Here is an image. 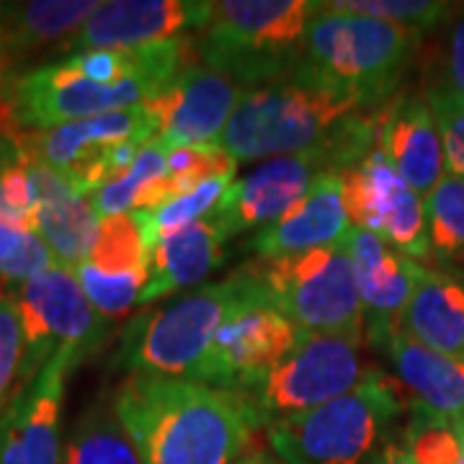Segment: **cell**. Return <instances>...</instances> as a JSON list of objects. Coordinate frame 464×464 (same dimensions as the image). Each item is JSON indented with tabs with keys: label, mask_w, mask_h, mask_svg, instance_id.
<instances>
[{
	"label": "cell",
	"mask_w": 464,
	"mask_h": 464,
	"mask_svg": "<svg viewBox=\"0 0 464 464\" xmlns=\"http://www.w3.org/2000/svg\"><path fill=\"white\" fill-rule=\"evenodd\" d=\"M63 464H142L111 402H93L70 433Z\"/></svg>",
	"instance_id": "484cf974"
},
{
	"label": "cell",
	"mask_w": 464,
	"mask_h": 464,
	"mask_svg": "<svg viewBox=\"0 0 464 464\" xmlns=\"http://www.w3.org/2000/svg\"><path fill=\"white\" fill-rule=\"evenodd\" d=\"M0 5H3V3H0Z\"/></svg>",
	"instance_id": "ee69618b"
},
{
	"label": "cell",
	"mask_w": 464,
	"mask_h": 464,
	"mask_svg": "<svg viewBox=\"0 0 464 464\" xmlns=\"http://www.w3.org/2000/svg\"><path fill=\"white\" fill-rule=\"evenodd\" d=\"M348 227L351 222L343 207L341 173L325 170L282 219L253 235L250 250H256L258 258L297 256L338 243Z\"/></svg>",
	"instance_id": "ffe728a7"
},
{
	"label": "cell",
	"mask_w": 464,
	"mask_h": 464,
	"mask_svg": "<svg viewBox=\"0 0 464 464\" xmlns=\"http://www.w3.org/2000/svg\"><path fill=\"white\" fill-rule=\"evenodd\" d=\"M408 447L415 464H459L462 457V441L449 426L413 423Z\"/></svg>",
	"instance_id": "74e56055"
},
{
	"label": "cell",
	"mask_w": 464,
	"mask_h": 464,
	"mask_svg": "<svg viewBox=\"0 0 464 464\" xmlns=\"http://www.w3.org/2000/svg\"><path fill=\"white\" fill-rule=\"evenodd\" d=\"M81 359L57 351L0 418V464H63L60 441L67 377Z\"/></svg>",
	"instance_id": "2e32d148"
},
{
	"label": "cell",
	"mask_w": 464,
	"mask_h": 464,
	"mask_svg": "<svg viewBox=\"0 0 464 464\" xmlns=\"http://www.w3.org/2000/svg\"><path fill=\"white\" fill-rule=\"evenodd\" d=\"M36 217H39V197L32 179V168L21 160L5 170L0 179V222L18 230L36 232Z\"/></svg>",
	"instance_id": "d590c367"
},
{
	"label": "cell",
	"mask_w": 464,
	"mask_h": 464,
	"mask_svg": "<svg viewBox=\"0 0 464 464\" xmlns=\"http://www.w3.org/2000/svg\"><path fill=\"white\" fill-rule=\"evenodd\" d=\"M232 179L235 176H215V179L201 183L199 188H194L191 194H183V197H176V199L163 201L155 209L132 212L150 253H152V248L160 240L170 237L173 232L183 230V227H188V225H194V222H199L204 217L212 215L215 207L219 204V199L225 197V191L232 186Z\"/></svg>",
	"instance_id": "4316f807"
},
{
	"label": "cell",
	"mask_w": 464,
	"mask_h": 464,
	"mask_svg": "<svg viewBox=\"0 0 464 464\" xmlns=\"http://www.w3.org/2000/svg\"><path fill=\"white\" fill-rule=\"evenodd\" d=\"M32 168L36 197H39V217H36V232L52 250L57 266L75 271L78 266L88 261L96 232H99V217L93 212L88 197L72 191V186L60 179L54 170L26 160Z\"/></svg>",
	"instance_id": "603a6c76"
},
{
	"label": "cell",
	"mask_w": 464,
	"mask_h": 464,
	"mask_svg": "<svg viewBox=\"0 0 464 464\" xmlns=\"http://www.w3.org/2000/svg\"><path fill=\"white\" fill-rule=\"evenodd\" d=\"M18 313L24 328L21 387L44 369L57 351H70L81 362L106 341L111 320L88 302L75 271L52 266L32 282L18 286Z\"/></svg>",
	"instance_id": "ba28073f"
},
{
	"label": "cell",
	"mask_w": 464,
	"mask_h": 464,
	"mask_svg": "<svg viewBox=\"0 0 464 464\" xmlns=\"http://www.w3.org/2000/svg\"><path fill=\"white\" fill-rule=\"evenodd\" d=\"M348 256L356 271L359 295L364 302V315L369 328V341L382 343L398 328L400 315L413 297L423 266L390 248L374 232L362 227H348L343 235Z\"/></svg>",
	"instance_id": "ac0fdd59"
},
{
	"label": "cell",
	"mask_w": 464,
	"mask_h": 464,
	"mask_svg": "<svg viewBox=\"0 0 464 464\" xmlns=\"http://www.w3.org/2000/svg\"><path fill=\"white\" fill-rule=\"evenodd\" d=\"M325 170H331L325 152L271 158L243 181L232 183L212 217L227 232V237L261 225L268 227L282 219Z\"/></svg>",
	"instance_id": "e0dca14e"
},
{
	"label": "cell",
	"mask_w": 464,
	"mask_h": 464,
	"mask_svg": "<svg viewBox=\"0 0 464 464\" xmlns=\"http://www.w3.org/2000/svg\"><path fill=\"white\" fill-rule=\"evenodd\" d=\"M328 5L333 11H346V14L400 24L418 34L439 29V24L449 16V8H451L449 3H431V0H338Z\"/></svg>",
	"instance_id": "836d02e7"
},
{
	"label": "cell",
	"mask_w": 464,
	"mask_h": 464,
	"mask_svg": "<svg viewBox=\"0 0 464 464\" xmlns=\"http://www.w3.org/2000/svg\"><path fill=\"white\" fill-rule=\"evenodd\" d=\"M420 36L400 24L333 11L320 3L292 78L351 96L366 111H380L392 99Z\"/></svg>",
	"instance_id": "7a4b0ae2"
},
{
	"label": "cell",
	"mask_w": 464,
	"mask_h": 464,
	"mask_svg": "<svg viewBox=\"0 0 464 464\" xmlns=\"http://www.w3.org/2000/svg\"><path fill=\"white\" fill-rule=\"evenodd\" d=\"M212 16V3L201 0H109L85 18L63 47V57L88 50H142L201 32Z\"/></svg>",
	"instance_id": "9a60e30c"
},
{
	"label": "cell",
	"mask_w": 464,
	"mask_h": 464,
	"mask_svg": "<svg viewBox=\"0 0 464 464\" xmlns=\"http://www.w3.org/2000/svg\"><path fill=\"white\" fill-rule=\"evenodd\" d=\"M155 140V121L142 106L124 111L91 116L81 121H67L52 130H26L24 155L26 160L54 170L81 197L96 194L103 183L111 181L109 152L119 142Z\"/></svg>",
	"instance_id": "30bf717a"
},
{
	"label": "cell",
	"mask_w": 464,
	"mask_h": 464,
	"mask_svg": "<svg viewBox=\"0 0 464 464\" xmlns=\"http://www.w3.org/2000/svg\"><path fill=\"white\" fill-rule=\"evenodd\" d=\"M362 338L304 333L295 351L250 392L264 423L304 413L359 387L374 366L362 364Z\"/></svg>",
	"instance_id": "9c48e42d"
},
{
	"label": "cell",
	"mask_w": 464,
	"mask_h": 464,
	"mask_svg": "<svg viewBox=\"0 0 464 464\" xmlns=\"http://www.w3.org/2000/svg\"><path fill=\"white\" fill-rule=\"evenodd\" d=\"M431 109L433 119L441 132L444 145V166L449 176L464 179V103L441 99H423Z\"/></svg>",
	"instance_id": "f35d334b"
},
{
	"label": "cell",
	"mask_w": 464,
	"mask_h": 464,
	"mask_svg": "<svg viewBox=\"0 0 464 464\" xmlns=\"http://www.w3.org/2000/svg\"><path fill=\"white\" fill-rule=\"evenodd\" d=\"M163 176H166V150L160 148L158 142H148L145 148L140 150L134 166L124 176L103 183L96 194L88 197V201H91V207H93L99 219L132 215L142 191L148 188L150 183L163 179Z\"/></svg>",
	"instance_id": "f1b7e54d"
},
{
	"label": "cell",
	"mask_w": 464,
	"mask_h": 464,
	"mask_svg": "<svg viewBox=\"0 0 464 464\" xmlns=\"http://www.w3.org/2000/svg\"><path fill=\"white\" fill-rule=\"evenodd\" d=\"M380 150L418 197L444 179L441 132L423 99H395L382 109Z\"/></svg>",
	"instance_id": "44dd1931"
},
{
	"label": "cell",
	"mask_w": 464,
	"mask_h": 464,
	"mask_svg": "<svg viewBox=\"0 0 464 464\" xmlns=\"http://www.w3.org/2000/svg\"><path fill=\"white\" fill-rule=\"evenodd\" d=\"M99 8L96 0H34L0 5V93L16 78L26 57L60 44V50Z\"/></svg>",
	"instance_id": "7402d4cb"
},
{
	"label": "cell",
	"mask_w": 464,
	"mask_h": 464,
	"mask_svg": "<svg viewBox=\"0 0 464 464\" xmlns=\"http://www.w3.org/2000/svg\"><path fill=\"white\" fill-rule=\"evenodd\" d=\"M227 240V232L219 227L212 215L160 240L150 253L148 284L140 295V304L163 299L207 279L215 268L225 264L222 246Z\"/></svg>",
	"instance_id": "cb8c5ba5"
},
{
	"label": "cell",
	"mask_w": 464,
	"mask_h": 464,
	"mask_svg": "<svg viewBox=\"0 0 464 464\" xmlns=\"http://www.w3.org/2000/svg\"><path fill=\"white\" fill-rule=\"evenodd\" d=\"M372 464H415L411 447H402L398 441H387Z\"/></svg>",
	"instance_id": "60d3db41"
},
{
	"label": "cell",
	"mask_w": 464,
	"mask_h": 464,
	"mask_svg": "<svg viewBox=\"0 0 464 464\" xmlns=\"http://www.w3.org/2000/svg\"><path fill=\"white\" fill-rule=\"evenodd\" d=\"M271 307L258 261L240 266L227 279L173 299L160 310L134 317L121 335L114 366L191 380L215 341V333L232 315Z\"/></svg>",
	"instance_id": "3957f363"
},
{
	"label": "cell",
	"mask_w": 464,
	"mask_h": 464,
	"mask_svg": "<svg viewBox=\"0 0 464 464\" xmlns=\"http://www.w3.org/2000/svg\"><path fill=\"white\" fill-rule=\"evenodd\" d=\"M320 3L310 0H222L201 29V65L232 78L243 88L289 81L299 47Z\"/></svg>",
	"instance_id": "5b68a950"
},
{
	"label": "cell",
	"mask_w": 464,
	"mask_h": 464,
	"mask_svg": "<svg viewBox=\"0 0 464 464\" xmlns=\"http://www.w3.org/2000/svg\"><path fill=\"white\" fill-rule=\"evenodd\" d=\"M429 256L444 264H464V179L444 176L423 201Z\"/></svg>",
	"instance_id": "83f0119b"
},
{
	"label": "cell",
	"mask_w": 464,
	"mask_h": 464,
	"mask_svg": "<svg viewBox=\"0 0 464 464\" xmlns=\"http://www.w3.org/2000/svg\"><path fill=\"white\" fill-rule=\"evenodd\" d=\"M248 88L212 67L191 63L152 93L142 109L155 121V140L163 150L186 145H219L232 111Z\"/></svg>",
	"instance_id": "4fadbf2b"
},
{
	"label": "cell",
	"mask_w": 464,
	"mask_h": 464,
	"mask_svg": "<svg viewBox=\"0 0 464 464\" xmlns=\"http://www.w3.org/2000/svg\"><path fill=\"white\" fill-rule=\"evenodd\" d=\"M75 279L96 313L114 320L124 315L132 304H140V295L148 284V268L134 274H101L99 268L85 261L75 268Z\"/></svg>",
	"instance_id": "1f68e13d"
},
{
	"label": "cell",
	"mask_w": 464,
	"mask_h": 464,
	"mask_svg": "<svg viewBox=\"0 0 464 464\" xmlns=\"http://www.w3.org/2000/svg\"><path fill=\"white\" fill-rule=\"evenodd\" d=\"M271 307L299 331L364 338L366 315L346 240L284 258H256Z\"/></svg>",
	"instance_id": "52a82bcc"
},
{
	"label": "cell",
	"mask_w": 464,
	"mask_h": 464,
	"mask_svg": "<svg viewBox=\"0 0 464 464\" xmlns=\"http://www.w3.org/2000/svg\"><path fill=\"white\" fill-rule=\"evenodd\" d=\"M402 387L413 395L415 423L464 429V359L420 346L398 328L384 341Z\"/></svg>",
	"instance_id": "d6986e66"
},
{
	"label": "cell",
	"mask_w": 464,
	"mask_h": 464,
	"mask_svg": "<svg viewBox=\"0 0 464 464\" xmlns=\"http://www.w3.org/2000/svg\"><path fill=\"white\" fill-rule=\"evenodd\" d=\"M88 264L101 274H134L145 271L150 264V248L142 240L140 225L132 215L99 219L96 243L88 256Z\"/></svg>",
	"instance_id": "f546056e"
},
{
	"label": "cell",
	"mask_w": 464,
	"mask_h": 464,
	"mask_svg": "<svg viewBox=\"0 0 464 464\" xmlns=\"http://www.w3.org/2000/svg\"><path fill=\"white\" fill-rule=\"evenodd\" d=\"M237 160L222 145H186L166 150L163 201L191 194L215 176H235Z\"/></svg>",
	"instance_id": "4dcf8cb0"
},
{
	"label": "cell",
	"mask_w": 464,
	"mask_h": 464,
	"mask_svg": "<svg viewBox=\"0 0 464 464\" xmlns=\"http://www.w3.org/2000/svg\"><path fill=\"white\" fill-rule=\"evenodd\" d=\"M111 405L142 464H232L264 423L246 392L150 372H132Z\"/></svg>",
	"instance_id": "6da1fadb"
},
{
	"label": "cell",
	"mask_w": 464,
	"mask_h": 464,
	"mask_svg": "<svg viewBox=\"0 0 464 464\" xmlns=\"http://www.w3.org/2000/svg\"><path fill=\"white\" fill-rule=\"evenodd\" d=\"M299 335L297 325L274 307L243 310L215 333L191 380L232 392H253L295 351Z\"/></svg>",
	"instance_id": "5bb4252c"
},
{
	"label": "cell",
	"mask_w": 464,
	"mask_h": 464,
	"mask_svg": "<svg viewBox=\"0 0 464 464\" xmlns=\"http://www.w3.org/2000/svg\"><path fill=\"white\" fill-rule=\"evenodd\" d=\"M341 191L351 227L380 235L408 258H429L426 207L377 148L362 163L341 170Z\"/></svg>",
	"instance_id": "7c38bea8"
},
{
	"label": "cell",
	"mask_w": 464,
	"mask_h": 464,
	"mask_svg": "<svg viewBox=\"0 0 464 464\" xmlns=\"http://www.w3.org/2000/svg\"><path fill=\"white\" fill-rule=\"evenodd\" d=\"M402 408L398 382L372 369L346 395L274 420L268 441L284 464H364Z\"/></svg>",
	"instance_id": "8992f818"
},
{
	"label": "cell",
	"mask_w": 464,
	"mask_h": 464,
	"mask_svg": "<svg viewBox=\"0 0 464 464\" xmlns=\"http://www.w3.org/2000/svg\"><path fill=\"white\" fill-rule=\"evenodd\" d=\"M158 91L160 88L148 81L93 83L60 60L16 75L3 91V96L11 101L24 130H52L67 121L142 106Z\"/></svg>",
	"instance_id": "8fae6325"
},
{
	"label": "cell",
	"mask_w": 464,
	"mask_h": 464,
	"mask_svg": "<svg viewBox=\"0 0 464 464\" xmlns=\"http://www.w3.org/2000/svg\"><path fill=\"white\" fill-rule=\"evenodd\" d=\"M57 266L39 232L18 230L0 222V282L26 284Z\"/></svg>",
	"instance_id": "d6a6232c"
},
{
	"label": "cell",
	"mask_w": 464,
	"mask_h": 464,
	"mask_svg": "<svg viewBox=\"0 0 464 464\" xmlns=\"http://www.w3.org/2000/svg\"><path fill=\"white\" fill-rule=\"evenodd\" d=\"M359 111L366 109L356 99L295 78L258 85L250 88L232 111L219 145L230 152L232 160L325 152L331 163L335 134L348 116Z\"/></svg>",
	"instance_id": "277c9868"
},
{
	"label": "cell",
	"mask_w": 464,
	"mask_h": 464,
	"mask_svg": "<svg viewBox=\"0 0 464 464\" xmlns=\"http://www.w3.org/2000/svg\"><path fill=\"white\" fill-rule=\"evenodd\" d=\"M457 436H459V441H462V457H459V464H464V429L462 431H457Z\"/></svg>",
	"instance_id": "7bdbcfd3"
},
{
	"label": "cell",
	"mask_w": 464,
	"mask_h": 464,
	"mask_svg": "<svg viewBox=\"0 0 464 464\" xmlns=\"http://www.w3.org/2000/svg\"><path fill=\"white\" fill-rule=\"evenodd\" d=\"M237 464H268V462L261 459V457H253V459H246V462H237Z\"/></svg>",
	"instance_id": "b9f144b4"
},
{
	"label": "cell",
	"mask_w": 464,
	"mask_h": 464,
	"mask_svg": "<svg viewBox=\"0 0 464 464\" xmlns=\"http://www.w3.org/2000/svg\"><path fill=\"white\" fill-rule=\"evenodd\" d=\"M431 83L426 99H441L464 103V8L451 18L441 52L433 57Z\"/></svg>",
	"instance_id": "e575fe53"
},
{
	"label": "cell",
	"mask_w": 464,
	"mask_h": 464,
	"mask_svg": "<svg viewBox=\"0 0 464 464\" xmlns=\"http://www.w3.org/2000/svg\"><path fill=\"white\" fill-rule=\"evenodd\" d=\"M24 348L26 346L16 297L0 292V405L8 398L14 382L21 380Z\"/></svg>",
	"instance_id": "8d00e7d4"
},
{
	"label": "cell",
	"mask_w": 464,
	"mask_h": 464,
	"mask_svg": "<svg viewBox=\"0 0 464 464\" xmlns=\"http://www.w3.org/2000/svg\"><path fill=\"white\" fill-rule=\"evenodd\" d=\"M24 137H26V130L21 127L11 101L0 93V179L5 176L8 168L26 160V155H24Z\"/></svg>",
	"instance_id": "ab89813d"
},
{
	"label": "cell",
	"mask_w": 464,
	"mask_h": 464,
	"mask_svg": "<svg viewBox=\"0 0 464 464\" xmlns=\"http://www.w3.org/2000/svg\"><path fill=\"white\" fill-rule=\"evenodd\" d=\"M398 331L420 346L464 359V282L444 271L423 268Z\"/></svg>",
	"instance_id": "d4e9b609"
}]
</instances>
